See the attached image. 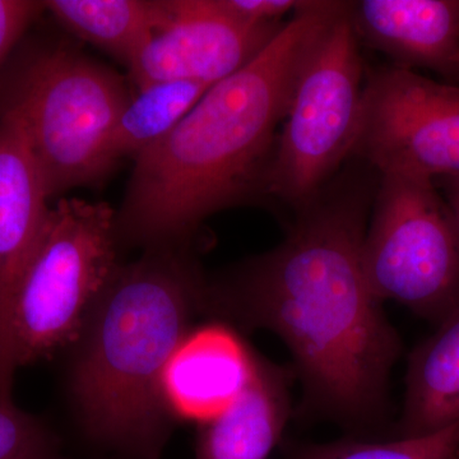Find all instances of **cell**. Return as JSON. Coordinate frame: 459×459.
Here are the masks:
<instances>
[{"instance_id": "ac0fdd59", "label": "cell", "mask_w": 459, "mask_h": 459, "mask_svg": "<svg viewBox=\"0 0 459 459\" xmlns=\"http://www.w3.org/2000/svg\"><path fill=\"white\" fill-rule=\"evenodd\" d=\"M56 440L40 420L0 389V459H56Z\"/></svg>"}, {"instance_id": "7402d4cb", "label": "cell", "mask_w": 459, "mask_h": 459, "mask_svg": "<svg viewBox=\"0 0 459 459\" xmlns=\"http://www.w3.org/2000/svg\"><path fill=\"white\" fill-rule=\"evenodd\" d=\"M452 459H459V451L457 452V455H455Z\"/></svg>"}, {"instance_id": "d6986e66", "label": "cell", "mask_w": 459, "mask_h": 459, "mask_svg": "<svg viewBox=\"0 0 459 459\" xmlns=\"http://www.w3.org/2000/svg\"><path fill=\"white\" fill-rule=\"evenodd\" d=\"M45 11L44 2L0 0V81L21 39Z\"/></svg>"}, {"instance_id": "7c38bea8", "label": "cell", "mask_w": 459, "mask_h": 459, "mask_svg": "<svg viewBox=\"0 0 459 459\" xmlns=\"http://www.w3.org/2000/svg\"><path fill=\"white\" fill-rule=\"evenodd\" d=\"M256 353L223 322L192 329L164 374L172 418L210 421L237 400L255 373Z\"/></svg>"}, {"instance_id": "5b68a950", "label": "cell", "mask_w": 459, "mask_h": 459, "mask_svg": "<svg viewBox=\"0 0 459 459\" xmlns=\"http://www.w3.org/2000/svg\"><path fill=\"white\" fill-rule=\"evenodd\" d=\"M117 211L104 202L62 198L23 272L12 307L16 368L77 343L120 262Z\"/></svg>"}, {"instance_id": "ba28073f", "label": "cell", "mask_w": 459, "mask_h": 459, "mask_svg": "<svg viewBox=\"0 0 459 459\" xmlns=\"http://www.w3.org/2000/svg\"><path fill=\"white\" fill-rule=\"evenodd\" d=\"M352 159L377 174L459 177V86L398 65L367 72Z\"/></svg>"}, {"instance_id": "ffe728a7", "label": "cell", "mask_w": 459, "mask_h": 459, "mask_svg": "<svg viewBox=\"0 0 459 459\" xmlns=\"http://www.w3.org/2000/svg\"><path fill=\"white\" fill-rule=\"evenodd\" d=\"M238 16L261 25H283V18L294 16L305 0H225Z\"/></svg>"}, {"instance_id": "9a60e30c", "label": "cell", "mask_w": 459, "mask_h": 459, "mask_svg": "<svg viewBox=\"0 0 459 459\" xmlns=\"http://www.w3.org/2000/svg\"><path fill=\"white\" fill-rule=\"evenodd\" d=\"M44 7L66 31L126 66L146 44L159 13L157 0H49Z\"/></svg>"}, {"instance_id": "8992f818", "label": "cell", "mask_w": 459, "mask_h": 459, "mask_svg": "<svg viewBox=\"0 0 459 459\" xmlns=\"http://www.w3.org/2000/svg\"><path fill=\"white\" fill-rule=\"evenodd\" d=\"M360 40L349 2L320 35L296 81L281 126L265 197L296 212L341 172L360 131L365 83Z\"/></svg>"}, {"instance_id": "6da1fadb", "label": "cell", "mask_w": 459, "mask_h": 459, "mask_svg": "<svg viewBox=\"0 0 459 459\" xmlns=\"http://www.w3.org/2000/svg\"><path fill=\"white\" fill-rule=\"evenodd\" d=\"M356 161L296 212L282 243L208 281L205 295V312L277 334L307 394L344 419L379 407L400 353L362 267L377 174Z\"/></svg>"}, {"instance_id": "52a82bcc", "label": "cell", "mask_w": 459, "mask_h": 459, "mask_svg": "<svg viewBox=\"0 0 459 459\" xmlns=\"http://www.w3.org/2000/svg\"><path fill=\"white\" fill-rule=\"evenodd\" d=\"M362 267L377 300L442 323L459 310V225L437 180L377 174Z\"/></svg>"}, {"instance_id": "8fae6325", "label": "cell", "mask_w": 459, "mask_h": 459, "mask_svg": "<svg viewBox=\"0 0 459 459\" xmlns=\"http://www.w3.org/2000/svg\"><path fill=\"white\" fill-rule=\"evenodd\" d=\"M349 14L359 40L394 65L459 86V0H360Z\"/></svg>"}, {"instance_id": "7a4b0ae2", "label": "cell", "mask_w": 459, "mask_h": 459, "mask_svg": "<svg viewBox=\"0 0 459 459\" xmlns=\"http://www.w3.org/2000/svg\"><path fill=\"white\" fill-rule=\"evenodd\" d=\"M346 3L307 0L252 62L211 86L134 160L115 217L119 244L184 247L208 217L265 197L296 81Z\"/></svg>"}, {"instance_id": "5bb4252c", "label": "cell", "mask_w": 459, "mask_h": 459, "mask_svg": "<svg viewBox=\"0 0 459 459\" xmlns=\"http://www.w3.org/2000/svg\"><path fill=\"white\" fill-rule=\"evenodd\" d=\"M459 422V310L411 355L403 437L437 433Z\"/></svg>"}, {"instance_id": "44dd1931", "label": "cell", "mask_w": 459, "mask_h": 459, "mask_svg": "<svg viewBox=\"0 0 459 459\" xmlns=\"http://www.w3.org/2000/svg\"><path fill=\"white\" fill-rule=\"evenodd\" d=\"M444 198L451 205L453 213L459 225V177L443 178Z\"/></svg>"}, {"instance_id": "e0dca14e", "label": "cell", "mask_w": 459, "mask_h": 459, "mask_svg": "<svg viewBox=\"0 0 459 459\" xmlns=\"http://www.w3.org/2000/svg\"><path fill=\"white\" fill-rule=\"evenodd\" d=\"M459 451V422L388 443L342 442L310 449L303 459H452Z\"/></svg>"}, {"instance_id": "9c48e42d", "label": "cell", "mask_w": 459, "mask_h": 459, "mask_svg": "<svg viewBox=\"0 0 459 459\" xmlns=\"http://www.w3.org/2000/svg\"><path fill=\"white\" fill-rule=\"evenodd\" d=\"M157 9L152 33L126 66L137 91L169 81L213 86L252 62L287 22H250L225 0H157Z\"/></svg>"}, {"instance_id": "4fadbf2b", "label": "cell", "mask_w": 459, "mask_h": 459, "mask_svg": "<svg viewBox=\"0 0 459 459\" xmlns=\"http://www.w3.org/2000/svg\"><path fill=\"white\" fill-rule=\"evenodd\" d=\"M289 416L285 377L256 355L255 373L237 400L199 428L195 459H267Z\"/></svg>"}, {"instance_id": "3957f363", "label": "cell", "mask_w": 459, "mask_h": 459, "mask_svg": "<svg viewBox=\"0 0 459 459\" xmlns=\"http://www.w3.org/2000/svg\"><path fill=\"white\" fill-rule=\"evenodd\" d=\"M208 281L186 247L120 263L75 343L71 389L87 433L140 459H159L174 421L164 374L205 312Z\"/></svg>"}, {"instance_id": "277c9868", "label": "cell", "mask_w": 459, "mask_h": 459, "mask_svg": "<svg viewBox=\"0 0 459 459\" xmlns=\"http://www.w3.org/2000/svg\"><path fill=\"white\" fill-rule=\"evenodd\" d=\"M132 96L113 69L65 42H48L5 68L0 117L25 138L53 198L114 170L105 144Z\"/></svg>"}, {"instance_id": "2e32d148", "label": "cell", "mask_w": 459, "mask_h": 459, "mask_svg": "<svg viewBox=\"0 0 459 459\" xmlns=\"http://www.w3.org/2000/svg\"><path fill=\"white\" fill-rule=\"evenodd\" d=\"M210 87L193 81H169L137 91L117 117L105 144V157L111 168L126 157L137 159L159 143Z\"/></svg>"}, {"instance_id": "30bf717a", "label": "cell", "mask_w": 459, "mask_h": 459, "mask_svg": "<svg viewBox=\"0 0 459 459\" xmlns=\"http://www.w3.org/2000/svg\"><path fill=\"white\" fill-rule=\"evenodd\" d=\"M25 138L0 117V389L12 394L17 368L12 343L14 295L51 211Z\"/></svg>"}, {"instance_id": "603a6c76", "label": "cell", "mask_w": 459, "mask_h": 459, "mask_svg": "<svg viewBox=\"0 0 459 459\" xmlns=\"http://www.w3.org/2000/svg\"><path fill=\"white\" fill-rule=\"evenodd\" d=\"M56 459H59V458L56 457Z\"/></svg>"}]
</instances>
